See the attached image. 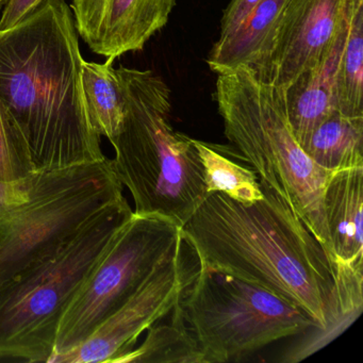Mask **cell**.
I'll return each mask as SVG.
<instances>
[{
    "label": "cell",
    "instance_id": "cell-1",
    "mask_svg": "<svg viewBox=\"0 0 363 363\" xmlns=\"http://www.w3.org/2000/svg\"><path fill=\"white\" fill-rule=\"evenodd\" d=\"M263 199L244 203L208 194L182 227L203 264L269 289L305 311L318 335L305 358L347 328L362 311V286L337 279V265L288 201L260 180Z\"/></svg>",
    "mask_w": 363,
    "mask_h": 363
},
{
    "label": "cell",
    "instance_id": "cell-2",
    "mask_svg": "<svg viewBox=\"0 0 363 363\" xmlns=\"http://www.w3.org/2000/svg\"><path fill=\"white\" fill-rule=\"evenodd\" d=\"M78 37L65 0H46L0 30V107L24 139L35 172L107 158L84 106Z\"/></svg>",
    "mask_w": 363,
    "mask_h": 363
},
{
    "label": "cell",
    "instance_id": "cell-3",
    "mask_svg": "<svg viewBox=\"0 0 363 363\" xmlns=\"http://www.w3.org/2000/svg\"><path fill=\"white\" fill-rule=\"evenodd\" d=\"M124 101L121 130L110 141L114 171L135 203L133 213L179 227L208 196L194 141L171 124V91L150 69H116Z\"/></svg>",
    "mask_w": 363,
    "mask_h": 363
},
{
    "label": "cell",
    "instance_id": "cell-4",
    "mask_svg": "<svg viewBox=\"0 0 363 363\" xmlns=\"http://www.w3.org/2000/svg\"><path fill=\"white\" fill-rule=\"evenodd\" d=\"M213 97L227 139L259 179L288 201L335 262L323 208L331 172L316 164L295 139L282 89L241 67L218 74Z\"/></svg>",
    "mask_w": 363,
    "mask_h": 363
},
{
    "label": "cell",
    "instance_id": "cell-5",
    "mask_svg": "<svg viewBox=\"0 0 363 363\" xmlns=\"http://www.w3.org/2000/svg\"><path fill=\"white\" fill-rule=\"evenodd\" d=\"M133 214L122 195L37 264L0 284V359L48 362L69 303Z\"/></svg>",
    "mask_w": 363,
    "mask_h": 363
},
{
    "label": "cell",
    "instance_id": "cell-6",
    "mask_svg": "<svg viewBox=\"0 0 363 363\" xmlns=\"http://www.w3.org/2000/svg\"><path fill=\"white\" fill-rule=\"evenodd\" d=\"M179 306L205 363L235 360L318 329L305 311L269 289L203 263Z\"/></svg>",
    "mask_w": 363,
    "mask_h": 363
},
{
    "label": "cell",
    "instance_id": "cell-7",
    "mask_svg": "<svg viewBox=\"0 0 363 363\" xmlns=\"http://www.w3.org/2000/svg\"><path fill=\"white\" fill-rule=\"evenodd\" d=\"M123 190L111 159L38 172L29 201L0 222V284L48 257Z\"/></svg>",
    "mask_w": 363,
    "mask_h": 363
},
{
    "label": "cell",
    "instance_id": "cell-8",
    "mask_svg": "<svg viewBox=\"0 0 363 363\" xmlns=\"http://www.w3.org/2000/svg\"><path fill=\"white\" fill-rule=\"evenodd\" d=\"M182 228L159 216H133L121 227L65 311L48 362L86 341L167 260Z\"/></svg>",
    "mask_w": 363,
    "mask_h": 363
},
{
    "label": "cell",
    "instance_id": "cell-9",
    "mask_svg": "<svg viewBox=\"0 0 363 363\" xmlns=\"http://www.w3.org/2000/svg\"><path fill=\"white\" fill-rule=\"evenodd\" d=\"M201 269L196 250L182 235L175 252L150 274L139 290L79 346L52 363H116L135 348L143 331L171 313Z\"/></svg>",
    "mask_w": 363,
    "mask_h": 363
},
{
    "label": "cell",
    "instance_id": "cell-10",
    "mask_svg": "<svg viewBox=\"0 0 363 363\" xmlns=\"http://www.w3.org/2000/svg\"><path fill=\"white\" fill-rule=\"evenodd\" d=\"M348 0H288L271 50L255 75L284 89L324 65L343 29Z\"/></svg>",
    "mask_w": 363,
    "mask_h": 363
},
{
    "label": "cell",
    "instance_id": "cell-11",
    "mask_svg": "<svg viewBox=\"0 0 363 363\" xmlns=\"http://www.w3.org/2000/svg\"><path fill=\"white\" fill-rule=\"evenodd\" d=\"M176 0H73L78 35L95 54L141 52L169 22Z\"/></svg>",
    "mask_w": 363,
    "mask_h": 363
},
{
    "label": "cell",
    "instance_id": "cell-12",
    "mask_svg": "<svg viewBox=\"0 0 363 363\" xmlns=\"http://www.w3.org/2000/svg\"><path fill=\"white\" fill-rule=\"evenodd\" d=\"M363 167L333 171L323 208L335 260L363 271ZM335 261V262H337Z\"/></svg>",
    "mask_w": 363,
    "mask_h": 363
},
{
    "label": "cell",
    "instance_id": "cell-13",
    "mask_svg": "<svg viewBox=\"0 0 363 363\" xmlns=\"http://www.w3.org/2000/svg\"><path fill=\"white\" fill-rule=\"evenodd\" d=\"M288 0H263L241 26L212 46L207 63L216 75L246 67L256 72L271 50L278 23Z\"/></svg>",
    "mask_w": 363,
    "mask_h": 363
},
{
    "label": "cell",
    "instance_id": "cell-14",
    "mask_svg": "<svg viewBox=\"0 0 363 363\" xmlns=\"http://www.w3.org/2000/svg\"><path fill=\"white\" fill-rule=\"evenodd\" d=\"M333 59L337 111L350 118H363V0H348Z\"/></svg>",
    "mask_w": 363,
    "mask_h": 363
},
{
    "label": "cell",
    "instance_id": "cell-15",
    "mask_svg": "<svg viewBox=\"0 0 363 363\" xmlns=\"http://www.w3.org/2000/svg\"><path fill=\"white\" fill-rule=\"evenodd\" d=\"M333 77L331 52L324 65L305 72L282 89L289 125L301 146L324 121L337 111Z\"/></svg>",
    "mask_w": 363,
    "mask_h": 363
},
{
    "label": "cell",
    "instance_id": "cell-16",
    "mask_svg": "<svg viewBox=\"0 0 363 363\" xmlns=\"http://www.w3.org/2000/svg\"><path fill=\"white\" fill-rule=\"evenodd\" d=\"M363 118L335 111L322 123L301 148L327 171L363 167Z\"/></svg>",
    "mask_w": 363,
    "mask_h": 363
},
{
    "label": "cell",
    "instance_id": "cell-17",
    "mask_svg": "<svg viewBox=\"0 0 363 363\" xmlns=\"http://www.w3.org/2000/svg\"><path fill=\"white\" fill-rule=\"evenodd\" d=\"M116 59L105 63L82 62V86L89 121L101 137L109 141L116 137L124 121V101Z\"/></svg>",
    "mask_w": 363,
    "mask_h": 363
},
{
    "label": "cell",
    "instance_id": "cell-18",
    "mask_svg": "<svg viewBox=\"0 0 363 363\" xmlns=\"http://www.w3.org/2000/svg\"><path fill=\"white\" fill-rule=\"evenodd\" d=\"M171 313L169 324L155 323L147 329L143 343L116 363H205L203 352L182 318L179 303Z\"/></svg>",
    "mask_w": 363,
    "mask_h": 363
},
{
    "label": "cell",
    "instance_id": "cell-19",
    "mask_svg": "<svg viewBox=\"0 0 363 363\" xmlns=\"http://www.w3.org/2000/svg\"><path fill=\"white\" fill-rule=\"evenodd\" d=\"M193 141L203 164L208 194L222 193L244 203L263 199L260 179L252 169L233 162L205 142Z\"/></svg>",
    "mask_w": 363,
    "mask_h": 363
},
{
    "label": "cell",
    "instance_id": "cell-20",
    "mask_svg": "<svg viewBox=\"0 0 363 363\" xmlns=\"http://www.w3.org/2000/svg\"><path fill=\"white\" fill-rule=\"evenodd\" d=\"M35 172L24 139L0 107V180L22 179Z\"/></svg>",
    "mask_w": 363,
    "mask_h": 363
},
{
    "label": "cell",
    "instance_id": "cell-21",
    "mask_svg": "<svg viewBox=\"0 0 363 363\" xmlns=\"http://www.w3.org/2000/svg\"><path fill=\"white\" fill-rule=\"evenodd\" d=\"M37 178L38 172H33L22 179L0 180V222L29 201Z\"/></svg>",
    "mask_w": 363,
    "mask_h": 363
},
{
    "label": "cell",
    "instance_id": "cell-22",
    "mask_svg": "<svg viewBox=\"0 0 363 363\" xmlns=\"http://www.w3.org/2000/svg\"><path fill=\"white\" fill-rule=\"evenodd\" d=\"M261 1L263 0H230L220 20L218 40L233 35Z\"/></svg>",
    "mask_w": 363,
    "mask_h": 363
},
{
    "label": "cell",
    "instance_id": "cell-23",
    "mask_svg": "<svg viewBox=\"0 0 363 363\" xmlns=\"http://www.w3.org/2000/svg\"><path fill=\"white\" fill-rule=\"evenodd\" d=\"M46 0H8L0 14V30H7L26 20Z\"/></svg>",
    "mask_w": 363,
    "mask_h": 363
},
{
    "label": "cell",
    "instance_id": "cell-24",
    "mask_svg": "<svg viewBox=\"0 0 363 363\" xmlns=\"http://www.w3.org/2000/svg\"><path fill=\"white\" fill-rule=\"evenodd\" d=\"M8 0H0V14H1V11H3L4 7L7 5Z\"/></svg>",
    "mask_w": 363,
    "mask_h": 363
}]
</instances>
